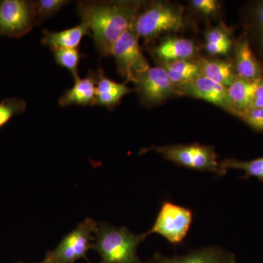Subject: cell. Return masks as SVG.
<instances>
[{"instance_id":"6da1fadb","label":"cell","mask_w":263,"mask_h":263,"mask_svg":"<svg viewBox=\"0 0 263 263\" xmlns=\"http://www.w3.org/2000/svg\"><path fill=\"white\" fill-rule=\"evenodd\" d=\"M143 1H80L77 13L92 32L100 55L108 57L118 40L134 25Z\"/></svg>"},{"instance_id":"7a4b0ae2","label":"cell","mask_w":263,"mask_h":263,"mask_svg":"<svg viewBox=\"0 0 263 263\" xmlns=\"http://www.w3.org/2000/svg\"><path fill=\"white\" fill-rule=\"evenodd\" d=\"M146 238L124 227L103 224L98 226L91 249L98 252L102 263H141L137 249Z\"/></svg>"},{"instance_id":"3957f363","label":"cell","mask_w":263,"mask_h":263,"mask_svg":"<svg viewBox=\"0 0 263 263\" xmlns=\"http://www.w3.org/2000/svg\"><path fill=\"white\" fill-rule=\"evenodd\" d=\"M184 27L183 8L167 2H155L140 11L133 29L139 38L148 43L167 32Z\"/></svg>"},{"instance_id":"277c9868","label":"cell","mask_w":263,"mask_h":263,"mask_svg":"<svg viewBox=\"0 0 263 263\" xmlns=\"http://www.w3.org/2000/svg\"><path fill=\"white\" fill-rule=\"evenodd\" d=\"M152 150L163 156L165 160L186 168L214 173L221 177L228 172L211 146L200 143L167 145L153 147Z\"/></svg>"},{"instance_id":"5b68a950","label":"cell","mask_w":263,"mask_h":263,"mask_svg":"<svg viewBox=\"0 0 263 263\" xmlns=\"http://www.w3.org/2000/svg\"><path fill=\"white\" fill-rule=\"evenodd\" d=\"M193 221V213L189 208L165 201L162 204L152 229L144 235L147 237L155 233L171 245H179L186 238Z\"/></svg>"},{"instance_id":"8992f818","label":"cell","mask_w":263,"mask_h":263,"mask_svg":"<svg viewBox=\"0 0 263 263\" xmlns=\"http://www.w3.org/2000/svg\"><path fill=\"white\" fill-rule=\"evenodd\" d=\"M98 226L96 221L87 219L75 230L66 235L60 245L48 252L46 259L57 263H74L80 259H86V254L91 249Z\"/></svg>"},{"instance_id":"52a82bcc","label":"cell","mask_w":263,"mask_h":263,"mask_svg":"<svg viewBox=\"0 0 263 263\" xmlns=\"http://www.w3.org/2000/svg\"><path fill=\"white\" fill-rule=\"evenodd\" d=\"M138 41L133 26L118 40L110 53L117 62L118 71L127 82H133L137 76L150 67Z\"/></svg>"},{"instance_id":"ba28073f","label":"cell","mask_w":263,"mask_h":263,"mask_svg":"<svg viewBox=\"0 0 263 263\" xmlns=\"http://www.w3.org/2000/svg\"><path fill=\"white\" fill-rule=\"evenodd\" d=\"M34 26L33 1L0 0V36L22 37Z\"/></svg>"},{"instance_id":"9c48e42d","label":"cell","mask_w":263,"mask_h":263,"mask_svg":"<svg viewBox=\"0 0 263 263\" xmlns=\"http://www.w3.org/2000/svg\"><path fill=\"white\" fill-rule=\"evenodd\" d=\"M142 103L147 106L158 105L167 98L180 96L162 66L149 67L133 81Z\"/></svg>"},{"instance_id":"30bf717a","label":"cell","mask_w":263,"mask_h":263,"mask_svg":"<svg viewBox=\"0 0 263 263\" xmlns=\"http://www.w3.org/2000/svg\"><path fill=\"white\" fill-rule=\"evenodd\" d=\"M180 96L201 99L233 114V107L228 95V88L201 76L190 84L179 89Z\"/></svg>"},{"instance_id":"8fae6325","label":"cell","mask_w":263,"mask_h":263,"mask_svg":"<svg viewBox=\"0 0 263 263\" xmlns=\"http://www.w3.org/2000/svg\"><path fill=\"white\" fill-rule=\"evenodd\" d=\"M197 51L193 41L179 37L164 38L154 49L155 56L161 62L193 60Z\"/></svg>"},{"instance_id":"7c38bea8","label":"cell","mask_w":263,"mask_h":263,"mask_svg":"<svg viewBox=\"0 0 263 263\" xmlns=\"http://www.w3.org/2000/svg\"><path fill=\"white\" fill-rule=\"evenodd\" d=\"M96 89V74L95 72H89L86 77L75 80L74 86L62 95L59 103L62 107L95 105Z\"/></svg>"},{"instance_id":"4fadbf2b","label":"cell","mask_w":263,"mask_h":263,"mask_svg":"<svg viewBox=\"0 0 263 263\" xmlns=\"http://www.w3.org/2000/svg\"><path fill=\"white\" fill-rule=\"evenodd\" d=\"M234 66L236 75L243 79L256 81L263 77L262 67L247 38H242L235 45Z\"/></svg>"},{"instance_id":"5bb4252c","label":"cell","mask_w":263,"mask_h":263,"mask_svg":"<svg viewBox=\"0 0 263 263\" xmlns=\"http://www.w3.org/2000/svg\"><path fill=\"white\" fill-rule=\"evenodd\" d=\"M95 74L97 89L95 105L113 108L120 103L124 95L130 92V89L125 84H119L107 77L101 68H99Z\"/></svg>"},{"instance_id":"9a60e30c","label":"cell","mask_w":263,"mask_h":263,"mask_svg":"<svg viewBox=\"0 0 263 263\" xmlns=\"http://www.w3.org/2000/svg\"><path fill=\"white\" fill-rule=\"evenodd\" d=\"M43 37L41 42L44 46L51 49L54 48H78L86 35H90L91 32L86 24L81 23L72 28L51 32L48 29H43Z\"/></svg>"},{"instance_id":"2e32d148","label":"cell","mask_w":263,"mask_h":263,"mask_svg":"<svg viewBox=\"0 0 263 263\" xmlns=\"http://www.w3.org/2000/svg\"><path fill=\"white\" fill-rule=\"evenodd\" d=\"M154 263H236L234 254L216 248L195 251L186 255L174 257H157Z\"/></svg>"},{"instance_id":"e0dca14e","label":"cell","mask_w":263,"mask_h":263,"mask_svg":"<svg viewBox=\"0 0 263 263\" xmlns=\"http://www.w3.org/2000/svg\"><path fill=\"white\" fill-rule=\"evenodd\" d=\"M255 81L236 76L228 87V95L234 116L240 118L252 108L253 101Z\"/></svg>"},{"instance_id":"ac0fdd59","label":"cell","mask_w":263,"mask_h":263,"mask_svg":"<svg viewBox=\"0 0 263 263\" xmlns=\"http://www.w3.org/2000/svg\"><path fill=\"white\" fill-rule=\"evenodd\" d=\"M161 65L178 91L180 88L202 76L201 68L197 59L161 62Z\"/></svg>"},{"instance_id":"d6986e66","label":"cell","mask_w":263,"mask_h":263,"mask_svg":"<svg viewBox=\"0 0 263 263\" xmlns=\"http://www.w3.org/2000/svg\"><path fill=\"white\" fill-rule=\"evenodd\" d=\"M202 76L228 88L236 78L234 62L230 60L197 58Z\"/></svg>"},{"instance_id":"ffe728a7","label":"cell","mask_w":263,"mask_h":263,"mask_svg":"<svg viewBox=\"0 0 263 263\" xmlns=\"http://www.w3.org/2000/svg\"><path fill=\"white\" fill-rule=\"evenodd\" d=\"M221 165L227 171L229 169L240 170L245 172L243 178H255L263 181V157L255 160L243 161L236 159H226L221 161Z\"/></svg>"},{"instance_id":"44dd1931","label":"cell","mask_w":263,"mask_h":263,"mask_svg":"<svg viewBox=\"0 0 263 263\" xmlns=\"http://www.w3.org/2000/svg\"><path fill=\"white\" fill-rule=\"evenodd\" d=\"M55 61L59 65L70 71L75 80L79 79V64L81 58L78 48H54L51 49Z\"/></svg>"},{"instance_id":"7402d4cb","label":"cell","mask_w":263,"mask_h":263,"mask_svg":"<svg viewBox=\"0 0 263 263\" xmlns=\"http://www.w3.org/2000/svg\"><path fill=\"white\" fill-rule=\"evenodd\" d=\"M69 3L65 0H37L33 1L35 13L36 26L40 25L45 19L50 18L58 13L62 7Z\"/></svg>"},{"instance_id":"603a6c76","label":"cell","mask_w":263,"mask_h":263,"mask_svg":"<svg viewBox=\"0 0 263 263\" xmlns=\"http://www.w3.org/2000/svg\"><path fill=\"white\" fill-rule=\"evenodd\" d=\"M27 103L20 98L5 99L0 103V127H3L14 116L25 111Z\"/></svg>"},{"instance_id":"cb8c5ba5","label":"cell","mask_w":263,"mask_h":263,"mask_svg":"<svg viewBox=\"0 0 263 263\" xmlns=\"http://www.w3.org/2000/svg\"><path fill=\"white\" fill-rule=\"evenodd\" d=\"M240 119L253 130L263 133V108H251Z\"/></svg>"},{"instance_id":"d4e9b609","label":"cell","mask_w":263,"mask_h":263,"mask_svg":"<svg viewBox=\"0 0 263 263\" xmlns=\"http://www.w3.org/2000/svg\"><path fill=\"white\" fill-rule=\"evenodd\" d=\"M232 40L231 32L224 24H220L217 27L209 29L205 33V43H218Z\"/></svg>"},{"instance_id":"484cf974","label":"cell","mask_w":263,"mask_h":263,"mask_svg":"<svg viewBox=\"0 0 263 263\" xmlns=\"http://www.w3.org/2000/svg\"><path fill=\"white\" fill-rule=\"evenodd\" d=\"M191 5L194 9L205 16L215 15L219 9V3L216 0H193Z\"/></svg>"},{"instance_id":"4316f807","label":"cell","mask_w":263,"mask_h":263,"mask_svg":"<svg viewBox=\"0 0 263 263\" xmlns=\"http://www.w3.org/2000/svg\"><path fill=\"white\" fill-rule=\"evenodd\" d=\"M232 46V40L218 43H205V50L211 55H226L229 53Z\"/></svg>"},{"instance_id":"83f0119b","label":"cell","mask_w":263,"mask_h":263,"mask_svg":"<svg viewBox=\"0 0 263 263\" xmlns=\"http://www.w3.org/2000/svg\"><path fill=\"white\" fill-rule=\"evenodd\" d=\"M263 108V77L255 81L252 108Z\"/></svg>"},{"instance_id":"f1b7e54d","label":"cell","mask_w":263,"mask_h":263,"mask_svg":"<svg viewBox=\"0 0 263 263\" xmlns=\"http://www.w3.org/2000/svg\"><path fill=\"white\" fill-rule=\"evenodd\" d=\"M254 15L257 21V29H258L259 41L263 46V2L259 3L254 10Z\"/></svg>"},{"instance_id":"f546056e","label":"cell","mask_w":263,"mask_h":263,"mask_svg":"<svg viewBox=\"0 0 263 263\" xmlns=\"http://www.w3.org/2000/svg\"><path fill=\"white\" fill-rule=\"evenodd\" d=\"M41 263H57L53 262V261L48 260V259L45 258L44 260L43 261V262H41Z\"/></svg>"},{"instance_id":"4dcf8cb0","label":"cell","mask_w":263,"mask_h":263,"mask_svg":"<svg viewBox=\"0 0 263 263\" xmlns=\"http://www.w3.org/2000/svg\"><path fill=\"white\" fill-rule=\"evenodd\" d=\"M18 263H25V262H18ZM39 263H41V262H39Z\"/></svg>"},{"instance_id":"1f68e13d","label":"cell","mask_w":263,"mask_h":263,"mask_svg":"<svg viewBox=\"0 0 263 263\" xmlns=\"http://www.w3.org/2000/svg\"><path fill=\"white\" fill-rule=\"evenodd\" d=\"M100 263H102V262H100Z\"/></svg>"}]
</instances>
